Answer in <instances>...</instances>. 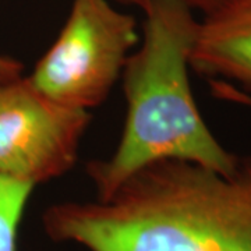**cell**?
<instances>
[{
    "instance_id": "3",
    "label": "cell",
    "mask_w": 251,
    "mask_h": 251,
    "mask_svg": "<svg viewBox=\"0 0 251 251\" xmlns=\"http://www.w3.org/2000/svg\"><path fill=\"white\" fill-rule=\"evenodd\" d=\"M138 42L131 14L109 0H73L56 41L27 77L49 99L90 112L106 100Z\"/></svg>"
},
{
    "instance_id": "5",
    "label": "cell",
    "mask_w": 251,
    "mask_h": 251,
    "mask_svg": "<svg viewBox=\"0 0 251 251\" xmlns=\"http://www.w3.org/2000/svg\"><path fill=\"white\" fill-rule=\"evenodd\" d=\"M190 69L251 88V0H236L200 18Z\"/></svg>"
},
{
    "instance_id": "7",
    "label": "cell",
    "mask_w": 251,
    "mask_h": 251,
    "mask_svg": "<svg viewBox=\"0 0 251 251\" xmlns=\"http://www.w3.org/2000/svg\"><path fill=\"white\" fill-rule=\"evenodd\" d=\"M23 63L9 56L0 54V85L23 75Z\"/></svg>"
},
{
    "instance_id": "4",
    "label": "cell",
    "mask_w": 251,
    "mask_h": 251,
    "mask_svg": "<svg viewBox=\"0 0 251 251\" xmlns=\"http://www.w3.org/2000/svg\"><path fill=\"white\" fill-rule=\"evenodd\" d=\"M90 112L41 94L27 75L0 85V175L34 186L72 171Z\"/></svg>"
},
{
    "instance_id": "2",
    "label": "cell",
    "mask_w": 251,
    "mask_h": 251,
    "mask_svg": "<svg viewBox=\"0 0 251 251\" xmlns=\"http://www.w3.org/2000/svg\"><path fill=\"white\" fill-rule=\"evenodd\" d=\"M143 14L138 49L122 72L127 110L120 141L108 159L87 163L98 200L153 162L180 159L227 173L239 161L212 134L191 91L200 18L181 0H151Z\"/></svg>"
},
{
    "instance_id": "8",
    "label": "cell",
    "mask_w": 251,
    "mask_h": 251,
    "mask_svg": "<svg viewBox=\"0 0 251 251\" xmlns=\"http://www.w3.org/2000/svg\"><path fill=\"white\" fill-rule=\"evenodd\" d=\"M184 4H187L194 13H200L201 16H206L209 13H214L216 10L222 9L225 6L233 3L236 0H181Z\"/></svg>"
},
{
    "instance_id": "9",
    "label": "cell",
    "mask_w": 251,
    "mask_h": 251,
    "mask_svg": "<svg viewBox=\"0 0 251 251\" xmlns=\"http://www.w3.org/2000/svg\"><path fill=\"white\" fill-rule=\"evenodd\" d=\"M122 4H126V6H133V7H137L141 13L147 10V7L150 6L151 0H116Z\"/></svg>"
},
{
    "instance_id": "6",
    "label": "cell",
    "mask_w": 251,
    "mask_h": 251,
    "mask_svg": "<svg viewBox=\"0 0 251 251\" xmlns=\"http://www.w3.org/2000/svg\"><path fill=\"white\" fill-rule=\"evenodd\" d=\"M35 186L0 175V251H17L18 230Z\"/></svg>"
},
{
    "instance_id": "1",
    "label": "cell",
    "mask_w": 251,
    "mask_h": 251,
    "mask_svg": "<svg viewBox=\"0 0 251 251\" xmlns=\"http://www.w3.org/2000/svg\"><path fill=\"white\" fill-rule=\"evenodd\" d=\"M42 226L87 251H251V155L227 173L153 162L103 200L48 206Z\"/></svg>"
}]
</instances>
